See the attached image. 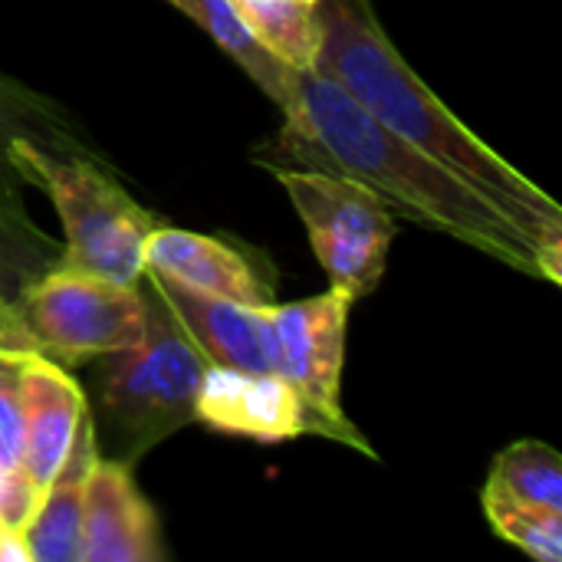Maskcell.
Here are the masks:
<instances>
[{
  "label": "cell",
  "instance_id": "cell-1",
  "mask_svg": "<svg viewBox=\"0 0 562 562\" xmlns=\"http://www.w3.org/2000/svg\"><path fill=\"white\" fill-rule=\"evenodd\" d=\"M319 10L316 66L398 138L471 184L524 237L533 240L540 277L562 283V204L468 128L405 63L369 0H326Z\"/></svg>",
  "mask_w": 562,
  "mask_h": 562
},
{
  "label": "cell",
  "instance_id": "cell-2",
  "mask_svg": "<svg viewBox=\"0 0 562 562\" xmlns=\"http://www.w3.org/2000/svg\"><path fill=\"white\" fill-rule=\"evenodd\" d=\"M277 148L293 168L333 171L369 188L395 217L448 234L520 273L540 277L537 247L471 184L369 115L336 79L300 69Z\"/></svg>",
  "mask_w": 562,
  "mask_h": 562
},
{
  "label": "cell",
  "instance_id": "cell-3",
  "mask_svg": "<svg viewBox=\"0 0 562 562\" xmlns=\"http://www.w3.org/2000/svg\"><path fill=\"white\" fill-rule=\"evenodd\" d=\"M148 323L138 342L102 356L99 415H92L99 458L135 468L151 448L198 422V389L207 359L191 342L161 293L142 277Z\"/></svg>",
  "mask_w": 562,
  "mask_h": 562
},
{
  "label": "cell",
  "instance_id": "cell-4",
  "mask_svg": "<svg viewBox=\"0 0 562 562\" xmlns=\"http://www.w3.org/2000/svg\"><path fill=\"white\" fill-rule=\"evenodd\" d=\"M10 158L26 184L43 188L63 221L59 267L105 277L115 283H138L145 273V240L158 217L145 211L95 155H63L16 138Z\"/></svg>",
  "mask_w": 562,
  "mask_h": 562
},
{
  "label": "cell",
  "instance_id": "cell-5",
  "mask_svg": "<svg viewBox=\"0 0 562 562\" xmlns=\"http://www.w3.org/2000/svg\"><path fill=\"white\" fill-rule=\"evenodd\" d=\"M148 323L145 283L53 267L16 303L0 310V349L36 352L59 366H82L142 339Z\"/></svg>",
  "mask_w": 562,
  "mask_h": 562
},
{
  "label": "cell",
  "instance_id": "cell-6",
  "mask_svg": "<svg viewBox=\"0 0 562 562\" xmlns=\"http://www.w3.org/2000/svg\"><path fill=\"white\" fill-rule=\"evenodd\" d=\"M270 171L296 207L329 286L352 303L372 293L382 283L398 217L352 178L283 165Z\"/></svg>",
  "mask_w": 562,
  "mask_h": 562
},
{
  "label": "cell",
  "instance_id": "cell-7",
  "mask_svg": "<svg viewBox=\"0 0 562 562\" xmlns=\"http://www.w3.org/2000/svg\"><path fill=\"white\" fill-rule=\"evenodd\" d=\"M352 300L339 290L300 303H267V349L270 372L286 379L306 405L310 435L349 445L366 458H375L372 445L346 418L339 402L346 323Z\"/></svg>",
  "mask_w": 562,
  "mask_h": 562
},
{
  "label": "cell",
  "instance_id": "cell-8",
  "mask_svg": "<svg viewBox=\"0 0 562 562\" xmlns=\"http://www.w3.org/2000/svg\"><path fill=\"white\" fill-rule=\"evenodd\" d=\"M198 422L221 435H237L260 445L310 435L306 405L286 379L211 362L198 389Z\"/></svg>",
  "mask_w": 562,
  "mask_h": 562
},
{
  "label": "cell",
  "instance_id": "cell-9",
  "mask_svg": "<svg viewBox=\"0 0 562 562\" xmlns=\"http://www.w3.org/2000/svg\"><path fill=\"white\" fill-rule=\"evenodd\" d=\"M161 530L151 504L142 497L132 468L95 458L79 524V562H161Z\"/></svg>",
  "mask_w": 562,
  "mask_h": 562
},
{
  "label": "cell",
  "instance_id": "cell-10",
  "mask_svg": "<svg viewBox=\"0 0 562 562\" xmlns=\"http://www.w3.org/2000/svg\"><path fill=\"white\" fill-rule=\"evenodd\" d=\"M178 316L191 342L211 366H231L247 372H270V349H267V303L247 306L221 296H207L188 290L165 273L145 270L142 273Z\"/></svg>",
  "mask_w": 562,
  "mask_h": 562
},
{
  "label": "cell",
  "instance_id": "cell-11",
  "mask_svg": "<svg viewBox=\"0 0 562 562\" xmlns=\"http://www.w3.org/2000/svg\"><path fill=\"white\" fill-rule=\"evenodd\" d=\"M145 270L165 273L168 280L207 296L247 306L273 303L270 283L247 260V254L207 234L158 224L145 240Z\"/></svg>",
  "mask_w": 562,
  "mask_h": 562
},
{
  "label": "cell",
  "instance_id": "cell-12",
  "mask_svg": "<svg viewBox=\"0 0 562 562\" xmlns=\"http://www.w3.org/2000/svg\"><path fill=\"white\" fill-rule=\"evenodd\" d=\"M86 412V395L79 382L53 359L26 352L23 362V454L20 471L36 487L46 491L59 471L79 418Z\"/></svg>",
  "mask_w": 562,
  "mask_h": 562
},
{
  "label": "cell",
  "instance_id": "cell-13",
  "mask_svg": "<svg viewBox=\"0 0 562 562\" xmlns=\"http://www.w3.org/2000/svg\"><path fill=\"white\" fill-rule=\"evenodd\" d=\"M95 428H92V412L86 405L76 438L40 494L30 520L23 524V543L30 562H79V524H82V497H86V481L95 464Z\"/></svg>",
  "mask_w": 562,
  "mask_h": 562
},
{
  "label": "cell",
  "instance_id": "cell-14",
  "mask_svg": "<svg viewBox=\"0 0 562 562\" xmlns=\"http://www.w3.org/2000/svg\"><path fill=\"white\" fill-rule=\"evenodd\" d=\"M16 138H30L33 145L63 155H95L92 142H86L59 102L0 72V207H26L23 191L30 184L10 158Z\"/></svg>",
  "mask_w": 562,
  "mask_h": 562
},
{
  "label": "cell",
  "instance_id": "cell-15",
  "mask_svg": "<svg viewBox=\"0 0 562 562\" xmlns=\"http://www.w3.org/2000/svg\"><path fill=\"white\" fill-rule=\"evenodd\" d=\"M165 3H171L188 20H194L257 82V89H263V95L280 105V112L293 105L300 69H293L260 43V36L240 13L237 0H165Z\"/></svg>",
  "mask_w": 562,
  "mask_h": 562
},
{
  "label": "cell",
  "instance_id": "cell-16",
  "mask_svg": "<svg viewBox=\"0 0 562 562\" xmlns=\"http://www.w3.org/2000/svg\"><path fill=\"white\" fill-rule=\"evenodd\" d=\"M484 494L510 497L530 507L562 514V458L543 441H517L504 448L491 468Z\"/></svg>",
  "mask_w": 562,
  "mask_h": 562
},
{
  "label": "cell",
  "instance_id": "cell-17",
  "mask_svg": "<svg viewBox=\"0 0 562 562\" xmlns=\"http://www.w3.org/2000/svg\"><path fill=\"white\" fill-rule=\"evenodd\" d=\"M63 240L49 237L26 207H0V310L20 300V293L59 267Z\"/></svg>",
  "mask_w": 562,
  "mask_h": 562
},
{
  "label": "cell",
  "instance_id": "cell-18",
  "mask_svg": "<svg viewBox=\"0 0 562 562\" xmlns=\"http://www.w3.org/2000/svg\"><path fill=\"white\" fill-rule=\"evenodd\" d=\"M240 13L260 36L293 69H313L319 53V3L310 0H237Z\"/></svg>",
  "mask_w": 562,
  "mask_h": 562
},
{
  "label": "cell",
  "instance_id": "cell-19",
  "mask_svg": "<svg viewBox=\"0 0 562 562\" xmlns=\"http://www.w3.org/2000/svg\"><path fill=\"white\" fill-rule=\"evenodd\" d=\"M481 504H484V514L501 540L520 547L527 557L540 562L562 560V514L530 507V504H520L510 497L484 494V491H481Z\"/></svg>",
  "mask_w": 562,
  "mask_h": 562
},
{
  "label": "cell",
  "instance_id": "cell-20",
  "mask_svg": "<svg viewBox=\"0 0 562 562\" xmlns=\"http://www.w3.org/2000/svg\"><path fill=\"white\" fill-rule=\"evenodd\" d=\"M23 362L26 352L0 349V471H16L23 454Z\"/></svg>",
  "mask_w": 562,
  "mask_h": 562
},
{
  "label": "cell",
  "instance_id": "cell-21",
  "mask_svg": "<svg viewBox=\"0 0 562 562\" xmlns=\"http://www.w3.org/2000/svg\"><path fill=\"white\" fill-rule=\"evenodd\" d=\"M310 3H323V0H310Z\"/></svg>",
  "mask_w": 562,
  "mask_h": 562
}]
</instances>
